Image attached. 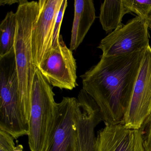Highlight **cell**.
I'll list each match as a JSON object with an SVG mask.
<instances>
[{
    "mask_svg": "<svg viewBox=\"0 0 151 151\" xmlns=\"http://www.w3.org/2000/svg\"><path fill=\"white\" fill-rule=\"evenodd\" d=\"M145 49L121 56L101 55L100 61L81 76L82 89L97 104L105 124L122 122Z\"/></svg>",
    "mask_w": 151,
    "mask_h": 151,
    "instance_id": "6da1fadb",
    "label": "cell"
},
{
    "mask_svg": "<svg viewBox=\"0 0 151 151\" xmlns=\"http://www.w3.org/2000/svg\"><path fill=\"white\" fill-rule=\"evenodd\" d=\"M39 12L38 1L22 0L16 12L17 29L14 45L20 106L29 124L32 83L37 67L33 63L31 45L32 27Z\"/></svg>",
    "mask_w": 151,
    "mask_h": 151,
    "instance_id": "7a4b0ae2",
    "label": "cell"
},
{
    "mask_svg": "<svg viewBox=\"0 0 151 151\" xmlns=\"http://www.w3.org/2000/svg\"><path fill=\"white\" fill-rule=\"evenodd\" d=\"M28 143L31 151H47L58 119V103L51 85L37 68L31 92Z\"/></svg>",
    "mask_w": 151,
    "mask_h": 151,
    "instance_id": "3957f363",
    "label": "cell"
},
{
    "mask_svg": "<svg viewBox=\"0 0 151 151\" xmlns=\"http://www.w3.org/2000/svg\"><path fill=\"white\" fill-rule=\"evenodd\" d=\"M147 24L139 17L113 31L101 41L98 48L106 57L121 56L145 49L149 45Z\"/></svg>",
    "mask_w": 151,
    "mask_h": 151,
    "instance_id": "277c9868",
    "label": "cell"
},
{
    "mask_svg": "<svg viewBox=\"0 0 151 151\" xmlns=\"http://www.w3.org/2000/svg\"><path fill=\"white\" fill-rule=\"evenodd\" d=\"M37 68L54 87L70 91L78 86L76 62L72 51L67 47L61 35L58 46L45 54Z\"/></svg>",
    "mask_w": 151,
    "mask_h": 151,
    "instance_id": "5b68a950",
    "label": "cell"
},
{
    "mask_svg": "<svg viewBox=\"0 0 151 151\" xmlns=\"http://www.w3.org/2000/svg\"><path fill=\"white\" fill-rule=\"evenodd\" d=\"M151 112V47L148 46L122 123L126 128L140 129Z\"/></svg>",
    "mask_w": 151,
    "mask_h": 151,
    "instance_id": "8992f818",
    "label": "cell"
},
{
    "mask_svg": "<svg viewBox=\"0 0 151 151\" xmlns=\"http://www.w3.org/2000/svg\"><path fill=\"white\" fill-rule=\"evenodd\" d=\"M63 0H40L39 12L32 27L31 45L33 63L38 68L44 55L52 48L57 14Z\"/></svg>",
    "mask_w": 151,
    "mask_h": 151,
    "instance_id": "52a82bcc",
    "label": "cell"
},
{
    "mask_svg": "<svg viewBox=\"0 0 151 151\" xmlns=\"http://www.w3.org/2000/svg\"><path fill=\"white\" fill-rule=\"evenodd\" d=\"M58 106L56 129L47 151H76L77 99L63 97Z\"/></svg>",
    "mask_w": 151,
    "mask_h": 151,
    "instance_id": "ba28073f",
    "label": "cell"
},
{
    "mask_svg": "<svg viewBox=\"0 0 151 151\" xmlns=\"http://www.w3.org/2000/svg\"><path fill=\"white\" fill-rule=\"evenodd\" d=\"M95 151H145L140 129L126 128L122 122L105 124L97 132Z\"/></svg>",
    "mask_w": 151,
    "mask_h": 151,
    "instance_id": "9c48e42d",
    "label": "cell"
},
{
    "mask_svg": "<svg viewBox=\"0 0 151 151\" xmlns=\"http://www.w3.org/2000/svg\"><path fill=\"white\" fill-rule=\"evenodd\" d=\"M70 49L76 51L83 42L96 18L92 0H76Z\"/></svg>",
    "mask_w": 151,
    "mask_h": 151,
    "instance_id": "30bf717a",
    "label": "cell"
},
{
    "mask_svg": "<svg viewBox=\"0 0 151 151\" xmlns=\"http://www.w3.org/2000/svg\"><path fill=\"white\" fill-rule=\"evenodd\" d=\"M131 13L124 3L123 0L105 1L100 8L99 20L106 32L123 26L122 22L124 15Z\"/></svg>",
    "mask_w": 151,
    "mask_h": 151,
    "instance_id": "8fae6325",
    "label": "cell"
},
{
    "mask_svg": "<svg viewBox=\"0 0 151 151\" xmlns=\"http://www.w3.org/2000/svg\"><path fill=\"white\" fill-rule=\"evenodd\" d=\"M16 29V14L11 11L0 24V58L14 50Z\"/></svg>",
    "mask_w": 151,
    "mask_h": 151,
    "instance_id": "7c38bea8",
    "label": "cell"
},
{
    "mask_svg": "<svg viewBox=\"0 0 151 151\" xmlns=\"http://www.w3.org/2000/svg\"><path fill=\"white\" fill-rule=\"evenodd\" d=\"M123 1L131 13L137 14L151 30V0H123Z\"/></svg>",
    "mask_w": 151,
    "mask_h": 151,
    "instance_id": "4fadbf2b",
    "label": "cell"
},
{
    "mask_svg": "<svg viewBox=\"0 0 151 151\" xmlns=\"http://www.w3.org/2000/svg\"><path fill=\"white\" fill-rule=\"evenodd\" d=\"M67 6H68V1L66 0H63L61 6L57 14V18L55 22L54 30L52 48L56 47L59 45V40H60V31L61 26L63 19L64 13Z\"/></svg>",
    "mask_w": 151,
    "mask_h": 151,
    "instance_id": "5bb4252c",
    "label": "cell"
},
{
    "mask_svg": "<svg viewBox=\"0 0 151 151\" xmlns=\"http://www.w3.org/2000/svg\"><path fill=\"white\" fill-rule=\"evenodd\" d=\"M145 151H151V112L140 129Z\"/></svg>",
    "mask_w": 151,
    "mask_h": 151,
    "instance_id": "9a60e30c",
    "label": "cell"
},
{
    "mask_svg": "<svg viewBox=\"0 0 151 151\" xmlns=\"http://www.w3.org/2000/svg\"><path fill=\"white\" fill-rule=\"evenodd\" d=\"M14 139L13 136L0 130V151H13L16 147Z\"/></svg>",
    "mask_w": 151,
    "mask_h": 151,
    "instance_id": "2e32d148",
    "label": "cell"
},
{
    "mask_svg": "<svg viewBox=\"0 0 151 151\" xmlns=\"http://www.w3.org/2000/svg\"><path fill=\"white\" fill-rule=\"evenodd\" d=\"M22 1V0H1L0 5L1 6H5V5L10 6L16 3H18L19 5Z\"/></svg>",
    "mask_w": 151,
    "mask_h": 151,
    "instance_id": "e0dca14e",
    "label": "cell"
},
{
    "mask_svg": "<svg viewBox=\"0 0 151 151\" xmlns=\"http://www.w3.org/2000/svg\"><path fill=\"white\" fill-rule=\"evenodd\" d=\"M13 151H24V147L22 145H18L15 147Z\"/></svg>",
    "mask_w": 151,
    "mask_h": 151,
    "instance_id": "ac0fdd59",
    "label": "cell"
}]
</instances>
